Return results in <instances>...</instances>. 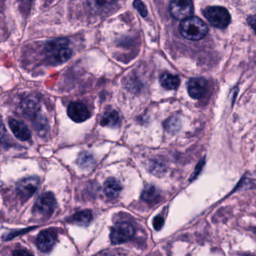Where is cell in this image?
I'll use <instances>...</instances> for the list:
<instances>
[{
	"label": "cell",
	"mask_w": 256,
	"mask_h": 256,
	"mask_svg": "<svg viewBox=\"0 0 256 256\" xmlns=\"http://www.w3.org/2000/svg\"><path fill=\"white\" fill-rule=\"evenodd\" d=\"M181 35L188 40L198 41L206 36L208 28L199 18L190 16L181 22L180 25Z\"/></svg>",
	"instance_id": "obj_1"
},
{
	"label": "cell",
	"mask_w": 256,
	"mask_h": 256,
	"mask_svg": "<svg viewBox=\"0 0 256 256\" xmlns=\"http://www.w3.org/2000/svg\"><path fill=\"white\" fill-rule=\"evenodd\" d=\"M56 204V199L53 193H43L36 202L32 212L38 218L48 220L54 212Z\"/></svg>",
	"instance_id": "obj_2"
},
{
	"label": "cell",
	"mask_w": 256,
	"mask_h": 256,
	"mask_svg": "<svg viewBox=\"0 0 256 256\" xmlns=\"http://www.w3.org/2000/svg\"><path fill=\"white\" fill-rule=\"evenodd\" d=\"M204 16L212 26L224 29L230 22V16L224 7L210 6L204 10Z\"/></svg>",
	"instance_id": "obj_3"
},
{
	"label": "cell",
	"mask_w": 256,
	"mask_h": 256,
	"mask_svg": "<svg viewBox=\"0 0 256 256\" xmlns=\"http://www.w3.org/2000/svg\"><path fill=\"white\" fill-rule=\"evenodd\" d=\"M134 229L132 224L127 222H119L112 228L110 238L114 245L124 244L132 238Z\"/></svg>",
	"instance_id": "obj_4"
},
{
	"label": "cell",
	"mask_w": 256,
	"mask_h": 256,
	"mask_svg": "<svg viewBox=\"0 0 256 256\" xmlns=\"http://www.w3.org/2000/svg\"><path fill=\"white\" fill-rule=\"evenodd\" d=\"M169 8L174 18L182 20L192 16L194 6L192 0H172Z\"/></svg>",
	"instance_id": "obj_5"
},
{
	"label": "cell",
	"mask_w": 256,
	"mask_h": 256,
	"mask_svg": "<svg viewBox=\"0 0 256 256\" xmlns=\"http://www.w3.org/2000/svg\"><path fill=\"white\" fill-rule=\"evenodd\" d=\"M40 180L38 178H24L19 181L16 187L18 194L24 200H28L32 197L40 186Z\"/></svg>",
	"instance_id": "obj_6"
},
{
	"label": "cell",
	"mask_w": 256,
	"mask_h": 256,
	"mask_svg": "<svg viewBox=\"0 0 256 256\" xmlns=\"http://www.w3.org/2000/svg\"><path fill=\"white\" fill-rule=\"evenodd\" d=\"M67 113L68 116L76 122H84L90 116V113L86 106L78 102L70 103Z\"/></svg>",
	"instance_id": "obj_7"
},
{
	"label": "cell",
	"mask_w": 256,
	"mask_h": 256,
	"mask_svg": "<svg viewBox=\"0 0 256 256\" xmlns=\"http://www.w3.org/2000/svg\"><path fill=\"white\" fill-rule=\"evenodd\" d=\"M56 242V235L50 230L40 232L37 238V246L43 252H49L53 250Z\"/></svg>",
	"instance_id": "obj_8"
},
{
	"label": "cell",
	"mask_w": 256,
	"mask_h": 256,
	"mask_svg": "<svg viewBox=\"0 0 256 256\" xmlns=\"http://www.w3.org/2000/svg\"><path fill=\"white\" fill-rule=\"evenodd\" d=\"M208 83L203 78H194L190 79L187 84L188 95L194 100L202 98L206 90Z\"/></svg>",
	"instance_id": "obj_9"
},
{
	"label": "cell",
	"mask_w": 256,
	"mask_h": 256,
	"mask_svg": "<svg viewBox=\"0 0 256 256\" xmlns=\"http://www.w3.org/2000/svg\"><path fill=\"white\" fill-rule=\"evenodd\" d=\"M8 126L16 138L22 142H26L31 138V132L28 126L16 119H10Z\"/></svg>",
	"instance_id": "obj_10"
},
{
	"label": "cell",
	"mask_w": 256,
	"mask_h": 256,
	"mask_svg": "<svg viewBox=\"0 0 256 256\" xmlns=\"http://www.w3.org/2000/svg\"><path fill=\"white\" fill-rule=\"evenodd\" d=\"M48 54H50L48 58L49 62L53 65H58V64H64L72 58V52L67 47L49 53Z\"/></svg>",
	"instance_id": "obj_11"
},
{
	"label": "cell",
	"mask_w": 256,
	"mask_h": 256,
	"mask_svg": "<svg viewBox=\"0 0 256 256\" xmlns=\"http://www.w3.org/2000/svg\"><path fill=\"white\" fill-rule=\"evenodd\" d=\"M92 220V214L89 210L79 211L72 216L68 221L80 226H88Z\"/></svg>",
	"instance_id": "obj_12"
},
{
	"label": "cell",
	"mask_w": 256,
	"mask_h": 256,
	"mask_svg": "<svg viewBox=\"0 0 256 256\" xmlns=\"http://www.w3.org/2000/svg\"><path fill=\"white\" fill-rule=\"evenodd\" d=\"M160 84L164 89L172 90L178 89L180 84V80L178 76L166 72L163 73L160 77Z\"/></svg>",
	"instance_id": "obj_13"
},
{
	"label": "cell",
	"mask_w": 256,
	"mask_h": 256,
	"mask_svg": "<svg viewBox=\"0 0 256 256\" xmlns=\"http://www.w3.org/2000/svg\"><path fill=\"white\" fill-rule=\"evenodd\" d=\"M122 190L120 184L116 180L110 178L108 180L104 185V193L110 198L118 197Z\"/></svg>",
	"instance_id": "obj_14"
},
{
	"label": "cell",
	"mask_w": 256,
	"mask_h": 256,
	"mask_svg": "<svg viewBox=\"0 0 256 256\" xmlns=\"http://www.w3.org/2000/svg\"><path fill=\"white\" fill-rule=\"evenodd\" d=\"M115 0H88L90 7L97 13L109 11L114 4Z\"/></svg>",
	"instance_id": "obj_15"
},
{
	"label": "cell",
	"mask_w": 256,
	"mask_h": 256,
	"mask_svg": "<svg viewBox=\"0 0 256 256\" xmlns=\"http://www.w3.org/2000/svg\"><path fill=\"white\" fill-rule=\"evenodd\" d=\"M120 124L119 114L116 110H107L102 116L101 120V125L103 126L118 127Z\"/></svg>",
	"instance_id": "obj_16"
},
{
	"label": "cell",
	"mask_w": 256,
	"mask_h": 256,
	"mask_svg": "<svg viewBox=\"0 0 256 256\" xmlns=\"http://www.w3.org/2000/svg\"><path fill=\"white\" fill-rule=\"evenodd\" d=\"M70 44V40L66 38H58L48 42L44 46V50L48 54L67 48Z\"/></svg>",
	"instance_id": "obj_17"
},
{
	"label": "cell",
	"mask_w": 256,
	"mask_h": 256,
	"mask_svg": "<svg viewBox=\"0 0 256 256\" xmlns=\"http://www.w3.org/2000/svg\"><path fill=\"white\" fill-rule=\"evenodd\" d=\"M77 162L78 166L84 169L91 168L94 167V164H95L94 157L88 152H82L78 156Z\"/></svg>",
	"instance_id": "obj_18"
},
{
	"label": "cell",
	"mask_w": 256,
	"mask_h": 256,
	"mask_svg": "<svg viewBox=\"0 0 256 256\" xmlns=\"http://www.w3.org/2000/svg\"><path fill=\"white\" fill-rule=\"evenodd\" d=\"M158 197H160V194H158L156 188L154 186H148L144 190L142 194V198L146 202H155L158 199Z\"/></svg>",
	"instance_id": "obj_19"
},
{
	"label": "cell",
	"mask_w": 256,
	"mask_h": 256,
	"mask_svg": "<svg viewBox=\"0 0 256 256\" xmlns=\"http://www.w3.org/2000/svg\"><path fill=\"white\" fill-rule=\"evenodd\" d=\"M180 120L178 118H170L164 122V128L170 133L176 132L180 128Z\"/></svg>",
	"instance_id": "obj_20"
},
{
	"label": "cell",
	"mask_w": 256,
	"mask_h": 256,
	"mask_svg": "<svg viewBox=\"0 0 256 256\" xmlns=\"http://www.w3.org/2000/svg\"><path fill=\"white\" fill-rule=\"evenodd\" d=\"M133 5H134V8L138 12L139 14L142 17H146L148 16V10L140 0H134Z\"/></svg>",
	"instance_id": "obj_21"
},
{
	"label": "cell",
	"mask_w": 256,
	"mask_h": 256,
	"mask_svg": "<svg viewBox=\"0 0 256 256\" xmlns=\"http://www.w3.org/2000/svg\"><path fill=\"white\" fill-rule=\"evenodd\" d=\"M164 218L161 216H157L154 218V228L156 230H160L164 226Z\"/></svg>",
	"instance_id": "obj_22"
},
{
	"label": "cell",
	"mask_w": 256,
	"mask_h": 256,
	"mask_svg": "<svg viewBox=\"0 0 256 256\" xmlns=\"http://www.w3.org/2000/svg\"><path fill=\"white\" fill-rule=\"evenodd\" d=\"M6 134V131L5 126L2 122V118L0 116V140L5 137Z\"/></svg>",
	"instance_id": "obj_23"
},
{
	"label": "cell",
	"mask_w": 256,
	"mask_h": 256,
	"mask_svg": "<svg viewBox=\"0 0 256 256\" xmlns=\"http://www.w3.org/2000/svg\"><path fill=\"white\" fill-rule=\"evenodd\" d=\"M204 164V161L202 160L200 162L198 163L197 166H196V170H194V175H193L192 178L193 179H196V176L199 174L202 169L203 168Z\"/></svg>",
	"instance_id": "obj_24"
},
{
	"label": "cell",
	"mask_w": 256,
	"mask_h": 256,
	"mask_svg": "<svg viewBox=\"0 0 256 256\" xmlns=\"http://www.w3.org/2000/svg\"><path fill=\"white\" fill-rule=\"evenodd\" d=\"M32 253L24 250H17L13 252V254H14V256H29Z\"/></svg>",
	"instance_id": "obj_25"
}]
</instances>
